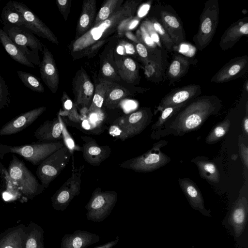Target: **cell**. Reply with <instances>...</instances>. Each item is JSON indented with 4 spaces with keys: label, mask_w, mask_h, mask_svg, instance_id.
<instances>
[{
    "label": "cell",
    "mask_w": 248,
    "mask_h": 248,
    "mask_svg": "<svg viewBox=\"0 0 248 248\" xmlns=\"http://www.w3.org/2000/svg\"><path fill=\"white\" fill-rule=\"evenodd\" d=\"M222 108V101L217 96H198L170 118L152 139L158 140L170 135L182 136L196 131L210 116L217 114Z\"/></svg>",
    "instance_id": "1"
},
{
    "label": "cell",
    "mask_w": 248,
    "mask_h": 248,
    "mask_svg": "<svg viewBox=\"0 0 248 248\" xmlns=\"http://www.w3.org/2000/svg\"><path fill=\"white\" fill-rule=\"evenodd\" d=\"M139 2V1L131 0L123 4L108 19L75 39L72 44V52L83 56L95 50L118 30L123 21L134 16Z\"/></svg>",
    "instance_id": "2"
},
{
    "label": "cell",
    "mask_w": 248,
    "mask_h": 248,
    "mask_svg": "<svg viewBox=\"0 0 248 248\" xmlns=\"http://www.w3.org/2000/svg\"><path fill=\"white\" fill-rule=\"evenodd\" d=\"M3 31L33 65H39V52L43 51V44L34 34L24 26L4 25Z\"/></svg>",
    "instance_id": "3"
},
{
    "label": "cell",
    "mask_w": 248,
    "mask_h": 248,
    "mask_svg": "<svg viewBox=\"0 0 248 248\" xmlns=\"http://www.w3.org/2000/svg\"><path fill=\"white\" fill-rule=\"evenodd\" d=\"M168 141L161 140L154 144L146 153L126 160L119 164V166L139 172H149L156 170L169 163L170 158L161 149Z\"/></svg>",
    "instance_id": "4"
},
{
    "label": "cell",
    "mask_w": 248,
    "mask_h": 248,
    "mask_svg": "<svg viewBox=\"0 0 248 248\" xmlns=\"http://www.w3.org/2000/svg\"><path fill=\"white\" fill-rule=\"evenodd\" d=\"M64 146L62 141L9 146L0 144V157L7 153L18 155L33 166L40 165L53 153Z\"/></svg>",
    "instance_id": "5"
},
{
    "label": "cell",
    "mask_w": 248,
    "mask_h": 248,
    "mask_svg": "<svg viewBox=\"0 0 248 248\" xmlns=\"http://www.w3.org/2000/svg\"><path fill=\"white\" fill-rule=\"evenodd\" d=\"M219 8L217 0H208L200 17L197 33L193 37L196 48L203 50L211 42L219 21Z\"/></svg>",
    "instance_id": "6"
},
{
    "label": "cell",
    "mask_w": 248,
    "mask_h": 248,
    "mask_svg": "<svg viewBox=\"0 0 248 248\" xmlns=\"http://www.w3.org/2000/svg\"><path fill=\"white\" fill-rule=\"evenodd\" d=\"M8 174L19 188L22 195L31 199L41 194L44 187L22 161L14 155L8 168Z\"/></svg>",
    "instance_id": "7"
},
{
    "label": "cell",
    "mask_w": 248,
    "mask_h": 248,
    "mask_svg": "<svg viewBox=\"0 0 248 248\" xmlns=\"http://www.w3.org/2000/svg\"><path fill=\"white\" fill-rule=\"evenodd\" d=\"M118 200L116 191H102L97 187L85 205L88 220L96 222L104 221L111 214Z\"/></svg>",
    "instance_id": "8"
},
{
    "label": "cell",
    "mask_w": 248,
    "mask_h": 248,
    "mask_svg": "<svg viewBox=\"0 0 248 248\" xmlns=\"http://www.w3.org/2000/svg\"><path fill=\"white\" fill-rule=\"evenodd\" d=\"M72 153L64 145L45 159L37 167L36 173L45 188L66 167Z\"/></svg>",
    "instance_id": "9"
},
{
    "label": "cell",
    "mask_w": 248,
    "mask_h": 248,
    "mask_svg": "<svg viewBox=\"0 0 248 248\" xmlns=\"http://www.w3.org/2000/svg\"><path fill=\"white\" fill-rule=\"evenodd\" d=\"M73 169L71 176L55 192L51 198L53 208L57 211H64L75 197L80 193L81 176L85 166H74L73 159Z\"/></svg>",
    "instance_id": "10"
},
{
    "label": "cell",
    "mask_w": 248,
    "mask_h": 248,
    "mask_svg": "<svg viewBox=\"0 0 248 248\" xmlns=\"http://www.w3.org/2000/svg\"><path fill=\"white\" fill-rule=\"evenodd\" d=\"M153 114L150 108L144 107L116 120L122 141L141 133L152 122Z\"/></svg>",
    "instance_id": "11"
},
{
    "label": "cell",
    "mask_w": 248,
    "mask_h": 248,
    "mask_svg": "<svg viewBox=\"0 0 248 248\" xmlns=\"http://www.w3.org/2000/svg\"><path fill=\"white\" fill-rule=\"evenodd\" d=\"M248 213V180H246L229 217V223L232 227L236 237L240 236L245 229Z\"/></svg>",
    "instance_id": "12"
},
{
    "label": "cell",
    "mask_w": 248,
    "mask_h": 248,
    "mask_svg": "<svg viewBox=\"0 0 248 248\" xmlns=\"http://www.w3.org/2000/svg\"><path fill=\"white\" fill-rule=\"evenodd\" d=\"M13 1L16 9L22 15L25 25L31 32L41 37L46 39L57 45V37L50 29L24 3Z\"/></svg>",
    "instance_id": "13"
},
{
    "label": "cell",
    "mask_w": 248,
    "mask_h": 248,
    "mask_svg": "<svg viewBox=\"0 0 248 248\" xmlns=\"http://www.w3.org/2000/svg\"><path fill=\"white\" fill-rule=\"evenodd\" d=\"M74 103L76 106L88 109L94 93V87L88 75L81 68L73 80Z\"/></svg>",
    "instance_id": "14"
},
{
    "label": "cell",
    "mask_w": 248,
    "mask_h": 248,
    "mask_svg": "<svg viewBox=\"0 0 248 248\" xmlns=\"http://www.w3.org/2000/svg\"><path fill=\"white\" fill-rule=\"evenodd\" d=\"M201 93V87L198 84H192L175 88L162 98L156 107V112H161L168 107L186 104Z\"/></svg>",
    "instance_id": "15"
},
{
    "label": "cell",
    "mask_w": 248,
    "mask_h": 248,
    "mask_svg": "<svg viewBox=\"0 0 248 248\" xmlns=\"http://www.w3.org/2000/svg\"><path fill=\"white\" fill-rule=\"evenodd\" d=\"M248 70V56L231 59L213 76L211 82L221 83L239 78Z\"/></svg>",
    "instance_id": "16"
},
{
    "label": "cell",
    "mask_w": 248,
    "mask_h": 248,
    "mask_svg": "<svg viewBox=\"0 0 248 248\" xmlns=\"http://www.w3.org/2000/svg\"><path fill=\"white\" fill-rule=\"evenodd\" d=\"M81 139L84 141L81 147L83 157L92 166H99L111 154V149L109 146L99 145L91 137L81 136Z\"/></svg>",
    "instance_id": "17"
},
{
    "label": "cell",
    "mask_w": 248,
    "mask_h": 248,
    "mask_svg": "<svg viewBox=\"0 0 248 248\" xmlns=\"http://www.w3.org/2000/svg\"><path fill=\"white\" fill-rule=\"evenodd\" d=\"M40 107L20 114L3 125L0 129V136H8L21 132L31 125L46 110Z\"/></svg>",
    "instance_id": "18"
},
{
    "label": "cell",
    "mask_w": 248,
    "mask_h": 248,
    "mask_svg": "<svg viewBox=\"0 0 248 248\" xmlns=\"http://www.w3.org/2000/svg\"><path fill=\"white\" fill-rule=\"evenodd\" d=\"M42 53V61L39 65L41 78L51 92L55 93L59 83L57 65L52 53L45 46Z\"/></svg>",
    "instance_id": "19"
},
{
    "label": "cell",
    "mask_w": 248,
    "mask_h": 248,
    "mask_svg": "<svg viewBox=\"0 0 248 248\" xmlns=\"http://www.w3.org/2000/svg\"><path fill=\"white\" fill-rule=\"evenodd\" d=\"M158 19L170 37L174 46L186 42V33L179 17L174 13L161 9Z\"/></svg>",
    "instance_id": "20"
},
{
    "label": "cell",
    "mask_w": 248,
    "mask_h": 248,
    "mask_svg": "<svg viewBox=\"0 0 248 248\" xmlns=\"http://www.w3.org/2000/svg\"><path fill=\"white\" fill-rule=\"evenodd\" d=\"M145 66V73L151 80L155 82L163 80L168 66L167 51L163 49L150 52L149 61Z\"/></svg>",
    "instance_id": "21"
},
{
    "label": "cell",
    "mask_w": 248,
    "mask_h": 248,
    "mask_svg": "<svg viewBox=\"0 0 248 248\" xmlns=\"http://www.w3.org/2000/svg\"><path fill=\"white\" fill-rule=\"evenodd\" d=\"M63 121L59 114L53 120H46L34 133L39 143H47L62 140Z\"/></svg>",
    "instance_id": "22"
},
{
    "label": "cell",
    "mask_w": 248,
    "mask_h": 248,
    "mask_svg": "<svg viewBox=\"0 0 248 248\" xmlns=\"http://www.w3.org/2000/svg\"><path fill=\"white\" fill-rule=\"evenodd\" d=\"M248 35V17L239 19L224 31L219 42L220 48L225 51L232 48L244 36Z\"/></svg>",
    "instance_id": "23"
},
{
    "label": "cell",
    "mask_w": 248,
    "mask_h": 248,
    "mask_svg": "<svg viewBox=\"0 0 248 248\" xmlns=\"http://www.w3.org/2000/svg\"><path fill=\"white\" fill-rule=\"evenodd\" d=\"M178 183L190 205L202 215L210 217V211L206 209L202 194L196 184L188 178H179Z\"/></svg>",
    "instance_id": "24"
},
{
    "label": "cell",
    "mask_w": 248,
    "mask_h": 248,
    "mask_svg": "<svg viewBox=\"0 0 248 248\" xmlns=\"http://www.w3.org/2000/svg\"><path fill=\"white\" fill-rule=\"evenodd\" d=\"M100 240L101 237L98 234L78 230L72 233L66 234L62 236L61 248H87Z\"/></svg>",
    "instance_id": "25"
},
{
    "label": "cell",
    "mask_w": 248,
    "mask_h": 248,
    "mask_svg": "<svg viewBox=\"0 0 248 248\" xmlns=\"http://www.w3.org/2000/svg\"><path fill=\"white\" fill-rule=\"evenodd\" d=\"M97 14L95 0H87L83 2L82 11L77 26L75 39L81 37L93 27Z\"/></svg>",
    "instance_id": "26"
},
{
    "label": "cell",
    "mask_w": 248,
    "mask_h": 248,
    "mask_svg": "<svg viewBox=\"0 0 248 248\" xmlns=\"http://www.w3.org/2000/svg\"><path fill=\"white\" fill-rule=\"evenodd\" d=\"M190 59L181 54H174L172 60L166 70V76L171 84L179 81L188 71Z\"/></svg>",
    "instance_id": "27"
},
{
    "label": "cell",
    "mask_w": 248,
    "mask_h": 248,
    "mask_svg": "<svg viewBox=\"0 0 248 248\" xmlns=\"http://www.w3.org/2000/svg\"><path fill=\"white\" fill-rule=\"evenodd\" d=\"M26 227L20 224L0 234V248H24Z\"/></svg>",
    "instance_id": "28"
},
{
    "label": "cell",
    "mask_w": 248,
    "mask_h": 248,
    "mask_svg": "<svg viewBox=\"0 0 248 248\" xmlns=\"http://www.w3.org/2000/svg\"><path fill=\"white\" fill-rule=\"evenodd\" d=\"M191 162L197 167L201 178L209 182L218 183L220 181V173L215 163L207 157L197 156L193 158Z\"/></svg>",
    "instance_id": "29"
},
{
    "label": "cell",
    "mask_w": 248,
    "mask_h": 248,
    "mask_svg": "<svg viewBox=\"0 0 248 248\" xmlns=\"http://www.w3.org/2000/svg\"><path fill=\"white\" fill-rule=\"evenodd\" d=\"M0 42L9 55L14 60L24 66L35 68L17 46L10 39L7 34L0 28Z\"/></svg>",
    "instance_id": "30"
},
{
    "label": "cell",
    "mask_w": 248,
    "mask_h": 248,
    "mask_svg": "<svg viewBox=\"0 0 248 248\" xmlns=\"http://www.w3.org/2000/svg\"><path fill=\"white\" fill-rule=\"evenodd\" d=\"M24 248H45L44 231L41 226L31 223L26 228Z\"/></svg>",
    "instance_id": "31"
},
{
    "label": "cell",
    "mask_w": 248,
    "mask_h": 248,
    "mask_svg": "<svg viewBox=\"0 0 248 248\" xmlns=\"http://www.w3.org/2000/svg\"><path fill=\"white\" fill-rule=\"evenodd\" d=\"M116 85V83L107 80L103 79L100 81L94 89L93 99L88 109V112L91 113L101 110L108 91Z\"/></svg>",
    "instance_id": "32"
},
{
    "label": "cell",
    "mask_w": 248,
    "mask_h": 248,
    "mask_svg": "<svg viewBox=\"0 0 248 248\" xmlns=\"http://www.w3.org/2000/svg\"><path fill=\"white\" fill-rule=\"evenodd\" d=\"M1 21L3 25H25V21L22 15L16 9L12 0L8 1L3 7L1 14Z\"/></svg>",
    "instance_id": "33"
},
{
    "label": "cell",
    "mask_w": 248,
    "mask_h": 248,
    "mask_svg": "<svg viewBox=\"0 0 248 248\" xmlns=\"http://www.w3.org/2000/svg\"><path fill=\"white\" fill-rule=\"evenodd\" d=\"M129 94L130 93L127 90L116 84L108 91L103 105L109 109L116 108L120 105L122 100Z\"/></svg>",
    "instance_id": "34"
},
{
    "label": "cell",
    "mask_w": 248,
    "mask_h": 248,
    "mask_svg": "<svg viewBox=\"0 0 248 248\" xmlns=\"http://www.w3.org/2000/svg\"><path fill=\"white\" fill-rule=\"evenodd\" d=\"M118 71L124 80L128 82H134L139 77L138 66L136 62L130 58H125L120 62Z\"/></svg>",
    "instance_id": "35"
},
{
    "label": "cell",
    "mask_w": 248,
    "mask_h": 248,
    "mask_svg": "<svg viewBox=\"0 0 248 248\" xmlns=\"http://www.w3.org/2000/svg\"><path fill=\"white\" fill-rule=\"evenodd\" d=\"M186 104L170 106L164 108L161 111V115L158 117V120L151 126V138L162 129L165 123L170 118L178 112Z\"/></svg>",
    "instance_id": "36"
},
{
    "label": "cell",
    "mask_w": 248,
    "mask_h": 248,
    "mask_svg": "<svg viewBox=\"0 0 248 248\" xmlns=\"http://www.w3.org/2000/svg\"><path fill=\"white\" fill-rule=\"evenodd\" d=\"M123 2V0H108L105 1L97 14L93 27L108 19L122 5Z\"/></svg>",
    "instance_id": "37"
},
{
    "label": "cell",
    "mask_w": 248,
    "mask_h": 248,
    "mask_svg": "<svg viewBox=\"0 0 248 248\" xmlns=\"http://www.w3.org/2000/svg\"><path fill=\"white\" fill-rule=\"evenodd\" d=\"M231 121L227 119L216 125L206 136L205 141L208 144L217 143L228 132L231 127Z\"/></svg>",
    "instance_id": "38"
},
{
    "label": "cell",
    "mask_w": 248,
    "mask_h": 248,
    "mask_svg": "<svg viewBox=\"0 0 248 248\" xmlns=\"http://www.w3.org/2000/svg\"><path fill=\"white\" fill-rule=\"evenodd\" d=\"M17 75L23 84L33 92L43 93L45 88L39 78L34 75L22 71L17 72Z\"/></svg>",
    "instance_id": "39"
},
{
    "label": "cell",
    "mask_w": 248,
    "mask_h": 248,
    "mask_svg": "<svg viewBox=\"0 0 248 248\" xmlns=\"http://www.w3.org/2000/svg\"><path fill=\"white\" fill-rule=\"evenodd\" d=\"M154 29L157 33L164 49L169 52L174 51V45L165 28L156 18L150 19Z\"/></svg>",
    "instance_id": "40"
},
{
    "label": "cell",
    "mask_w": 248,
    "mask_h": 248,
    "mask_svg": "<svg viewBox=\"0 0 248 248\" xmlns=\"http://www.w3.org/2000/svg\"><path fill=\"white\" fill-rule=\"evenodd\" d=\"M238 147L240 155L244 166V174L246 180H248V139L242 134L238 136Z\"/></svg>",
    "instance_id": "41"
},
{
    "label": "cell",
    "mask_w": 248,
    "mask_h": 248,
    "mask_svg": "<svg viewBox=\"0 0 248 248\" xmlns=\"http://www.w3.org/2000/svg\"><path fill=\"white\" fill-rule=\"evenodd\" d=\"M10 102V93L8 86L0 74V110L8 107Z\"/></svg>",
    "instance_id": "42"
},
{
    "label": "cell",
    "mask_w": 248,
    "mask_h": 248,
    "mask_svg": "<svg viewBox=\"0 0 248 248\" xmlns=\"http://www.w3.org/2000/svg\"><path fill=\"white\" fill-rule=\"evenodd\" d=\"M62 139L64 145L73 153L74 151H81V147L77 145L73 138L69 134L63 121Z\"/></svg>",
    "instance_id": "43"
},
{
    "label": "cell",
    "mask_w": 248,
    "mask_h": 248,
    "mask_svg": "<svg viewBox=\"0 0 248 248\" xmlns=\"http://www.w3.org/2000/svg\"><path fill=\"white\" fill-rule=\"evenodd\" d=\"M142 25L144 27L146 31L153 42L159 48L164 49L161 42L160 38L157 33L154 29L150 20H146L144 23H143Z\"/></svg>",
    "instance_id": "44"
},
{
    "label": "cell",
    "mask_w": 248,
    "mask_h": 248,
    "mask_svg": "<svg viewBox=\"0 0 248 248\" xmlns=\"http://www.w3.org/2000/svg\"><path fill=\"white\" fill-rule=\"evenodd\" d=\"M136 50L145 66L147 65L150 56V52L148 48L143 43L139 41L136 45Z\"/></svg>",
    "instance_id": "45"
},
{
    "label": "cell",
    "mask_w": 248,
    "mask_h": 248,
    "mask_svg": "<svg viewBox=\"0 0 248 248\" xmlns=\"http://www.w3.org/2000/svg\"><path fill=\"white\" fill-rule=\"evenodd\" d=\"M59 114L60 116H67L70 121L74 122H80L82 119V117L78 113L75 105L71 109L69 110H65L63 111H60Z\"/></svg>",
    "instance_id": "46"
},
{
    "label": "cell",
    "mask_w": 248,
    "mask_h": 248,
    "mask_svg": "<svg viewBox=\"0 0 248 248\" xmlns=\"http://www.w3.org/2000/svg\"><path fill=\"white\" fill-rule=\"evenodd\" d=\"M56 2L60 12L64 17L65 20H66L69 13L71 1L57 0Z\"/></svg>",
    "instance_id": "47"
},
{
    "label": "cell",
    "mask_w": 248,
    "mask_h": 248,
    "mask_svg": "<svg viewBox=\"0 0 248 248\" xmlns=\"http://www.w3.org/2000/svg\"><path fill=\"white\" fill-rule=\"evenodd\" d=\"M117 52L121 55L134 54L136 49L134 46L129 43L126 42L123 45H120L117 48Z\"/></svg>",
    "instance_id": "48"
},
{
    "label": "cell",
    "mask_w": 248,
    "mask_h": 248,
    "mask_svg": "<svg viewBox=\"0 0 248 248\" xmlns=\"http://www.w3.org/2000/svg\"><path fill=\"white\" fill-rule=\"evenodd\" d=\"M102 72L105 77L110 78H114L116 75L114 69L111 64L108 62L104 63L102 67Z\"/></svg>",
    "instance_id": "49"
},
{
    "label": "cell",
    "mask_w": 248,
    "mask_h": 248,
    "mask_svg": "<svg viewBox=\"0 0 248 248\" xmlns=\"http://www.w3.org/2000/svg\"><path fill=\"white\" fill-rule=\"evenodd\" d=\"M242 134L248 139V102L247 101L246 105V114L243 118L242 123Z\"/></svg>",
    "instance_id": "50"
},
{
    "label": "cell",
    "mask_w": 248,
    "mask_h": 248,
    "mask_svg": "<svg viewBox=\"0 0 248 248\" xmlns=\"http://www.w3.org/2000/svg\"><path fill=\"white\" fill-rule=\"evenodd\" d=\"M119 241L120 237L119 236H117L114 239L108 241L95 248H113L115 246H116L118 243Z\"/></svg>",
    "instance_id": "51"
},
{
    "label": "cell",
    "mask_w": 248,
    "mask_h": 248,
    "mask_svg": "<svg viewBox=\"0 0 248 248\" xmlns=\"http://www.w3.org/2000/svg\"><path fill=\"white\" fill-rule=\"evenodd\" d=\"M150 3L143 4L140 9L138 12V17H141L145 16L149 11L150 7Z\"/></svg>",
    "instance_id": "52"
},
{
    "label": "cell",
    "mask_w": 248,
    "mask_h": 248,
    "mask_svg": "<svg viewBox=\"0 0 248 248\" xmlns=\"http://www.w3.org/2000/svg\"><path fill=\"white\" fill-rule=\"evenodd\" d=\"M73 103L70 100H66L64 104V107L65 110H69L73 108Z\"/></svg>",
    "instance_id": "53"
},
{
    "label": "cell",
    "mask_w": 248,
    "mask_h": 248,
    "mask_svg": "<svg viewBox=\"0 0 248 248\" xmlns=\"http://www.w3.org/2000/svg\"><path fill=\"white\" fill-rule=\"evenodd\" d=\"M246 91L248 92V82L247 81L246 83Z\"/></svg>",
    "instance_id": "54"
},
{
    "label": "cell",
    "mask_w": 248,
    "mask_h": 248,
    "mask_svg": "<svg viewBox=\"0 0 248 248\" xmlns=\"http://www.w3.org/2000/svg\"><path fill=\"white\" fill-rule=\"evenodd\" d=\"M0 1H1V0H0Z\"/></svg>",
    "instance_id": "55"
}]
</instances>
